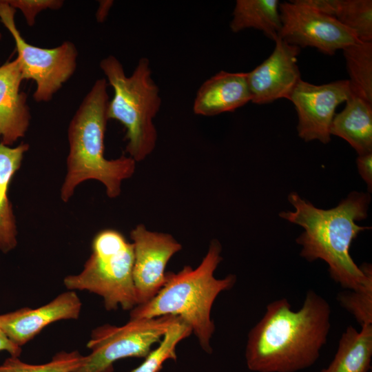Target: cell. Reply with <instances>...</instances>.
Returning a JSON list of instances; mask_svg holds the SVG:
<instances>
[{
  "label": "cell",
  "instance_id": "6da1fadb",
  "mask_svg": "<svg viewBox=\"0 0 372 372\" xmlns=\"http://www.w3.org/2000/svg\"><path fill=\"white\" fill-rule=\"evenodd\" d=\"M331 312L328 302L311 289L298 311L285 298L269 303L248 333L247 368L254 372H297L311 366L327 341Z\"/></svg>",
  "mask_w": 372,
  "mask_h": 372
},
{
  "label": "cell",
  "instance_id": "7a4b0ae2",
  "mask_svg": "<svg viewBox=\"0 0 372 372\" xmlns=\"http://www.w3.org/2000/svg\"><path fill=\"white\" fill-rule=\"evenodd\" d=\"M288 200L295 210L281 211L279 216L304 229L296 239L302 246L300 255L309 262L325 261L331 278L342 288H361L372 276V267L367 262L358 267L349 249L361 231L371 228L355 223L367 217L370 195L351 192L338 206L329 209L316 207L294 192L288 195Z\"/></svg>",
  "mask_w": 372,
  "mask_h": 372
},
{
  "label": "cell",
  "instance_id": "3957f363",
  "mask_svg": "<svg viewBox=\"0 0 372 372\" xmlns=\"http://www.w3.org/2000/svg\"><path fill=\"white\" fill-rule=\"evenodd\" d=\"M105 79H97L72 118L68 129L69 152L66 174L60 189L63 202H68L82 183L94 180L102 183L107 197L121 194L123 182L132 176L136 162L122 155L107 159L104 138L108 118L109 96Z\"/></svg>",
  "mask_w": 372,
  "mask_h": 372
},
{
  "label": "cell",
  "instance_id": "277c9868",
  "mask_svg": "<svg viewBox=\"0 0 372 372\" xmlns=\"http://www.w3.org/2000/svg\"><path fill=\"white\" fill-rule=\"evenodd\" d=\"M221 252L220 242L212 240L196 268L185 266L176 273L167 272L162 289L149 301L133 308L130 318L178 316L191 328L202 349L211 353L210 340L215 331L212 305L220 293L231 289L236 282L234 274L215 278L214 271L223 260Z\"/></svg>",
  "mask_w": 372,
  "mask_h": 372
},
{
  "label": "cell",
  "instance_id": "5b68a950",
  "mask_svg": "<svg viewBox=\"0 0 372 372\" xmlns=\"http://www.w3.org/2000/svg\"><path fill=\"white\" fill-rule=\"evenodd\" d=\"M100 67L114 90L107 104V117L120 122L126 130L128 156L136 162L143 161L156 147L158 135L154 119L161 105L149 59L141 58L130 76L114 56L103 59Z\"/></svg>",
  "mask_w": 372,
  "mask_h": 372
},
{
  "label": "cell",
  "instance_id": "8992f818",
  "mask_svg": "<svg viewBox=\"0 0 372 372\" xmlns=\"http://www.w3.org/2000/svg\"><path fill=\"white\" fill-rule=\"evenodd\" d=\"M134 247L118 231L105 229L92 242V253L83 269L68 275V290L87 291L101 296L107 311L132 310L138 304L133 281Z\"/></svg>",
  "mask_w": 372,
  "mask_h": 372
},
{
  "label": "cell",
  "instance_id": "52a82bcc",
  "mask_svg": "<svg viewBox=\"0 0 372 372\" xmlns=\"http://www.w3.org/2000/svg\"><path fill=\"white\" fill-rule=\"evenodd\" d=\"M181 320L173 315L131 319L122 326L105 324L92 331L87 347L91 353L74 372H113L117 360L145 358L168 329Z\"/></svg>",
  "mask_w": 372,
  "mask_h": 372
},
{
  "label": "cell",
  "instance_id": "ba28073f",
  "mask_svg": "<svg viewBox=\"0 0 372 372\" xmlns=\"http://www.w3.org/2000/svg\"><path fill=\"white\" fill-rule=\"evenodd\" d=\"M15 13L16 9L6 1H0V19L14 40L23 79L35 81L34 101L48 102L74 74L76 48L68 41L50 49L28 43L17 28Z\"/></svg>",
  "mask_w": 372,
  "mask_h": 372
},
{
  "label": "cell",
  "instance_id": "9c48e42d",
  "mask_svg": "<svg viewBox=\"0 0 372 372\" xmlns=\"http://www.w3.org/2000/svg\"><path fill=\"white\" fill-rule=\"evenodd\" d=\"M281 29L278 37L300 48L312 47L333 55L359 41L353 31L335 18L322 14L293 1L280 3Z\"/></svg>",
  "mask_w": 372,
  "mask_h": 372
},
{
  "label": "cell",
  "instance_id": "30bf717a",
  "mask_svg": "<svg viewBox=\"0 0 372 372\" xmlns=\"http://www.w3.org/2000/svg\"><path fill=\"white\" fill-rule=\"evenodd\" d=\"M351 94L348 80L314 85L301 79L289 99L298 115V136L306 142L318 140L329 143L336 107Z\"/></svg>",
  "mask_w": 372,
  "mask_h": 372
},
{
  "label": "cell",
  "instance_id": "8fae6325",
  "mask_svg": "<svg viewBox=\"0 0 372 372\" xmlns=\"http://www.w3.org/2000/svg\"><path fill=\"white\" fill-rule=\"evenodd\" d=\"M134 247L133 281L138 304L149 301L167 280L165 268L182 245L171 235L152 231L143 224L130 231Z\"/></svg>",
  "mask_w": 372,
  "mask_h": 372
},
{
  "label": "cell",
  "instance_id": "7c38bea8",
  "mask_svg": "<svg viewBox=\"0 0 372 372\" xmlns=\"http://www.w3.org/2000/svg\"><path fill=\"white\" fill-rule=\"evenodd\" d=\"M275 41L271 55L252 71L247 73L251 101L256 104L272 103L290 96L301 80L297 65L300 48L280 37Z\"/></svg>",
  "mask_w": 372,
  "mask_h": 372
},
{
  "label": "cell",
  "instance_id": "4fadbf2b",
  "mask_svg": "<svg viewBox=\"0 0 372 372\" xmlns=\"http://www.w3.org/2000/svg\"><path fill=\"white\" fill-rule=\"evenodd\" d=\"M81 309L76 292L68 290L39 307H22L0 314V329L14 344L22 347L50 324L77 320Z\"/></svg>",
  "mask_w": 372,
  "mask_h": 372
},
{
  "label": "cell",
  "instance_id": "5bb4252c",
  "mask_svg": "<svg viewBox=\"0 0 372 372\" xmlns=\"http://www.w3.org/2000/svg\"><path fill=\"white\" fill-rule=\"evenodd\" d=\"M23 80L17 58L0 66V143L8 146L23 137L30 125L27 96L20 90Z\"/></svg>",
  "mask_w": 372,
  "mask_h": 372
},
{
  "label": "cell",
  "instance_id": "9a60e30c",
  "mask_svg": "<svg viewBox=\"0 0 372 372\" xmlns=\"http://www.w3.org/2000/svg\"><path fill=\"white\" fill-rule=\"evenodd\" d=\"M251 100L247 73L220 71L200 85L193 111L197 115L212 116L234 112Z\"/></svg>",
  "mask_w": 372,
  "mask_h": 372
},
{
  "label": "cell",
  "instance_id": "2e32d148",
  "mask_svg": "<svg viewBox=\"0 0 372 372\" xmlns=\"http://www.w3.org/2000/svg\"><path fill=\"white\" fill-rule=\"evenodd\" d=\"M329 132L347 141L358 155L372 152V103L351 94L335 114Z\"/></svg>",
  "mask_w": 372,
  "mask_h": 372
},
{
  "label": "cell",
  "instance_id": "e0dca14e",
  "mask_svg": "<svg viewBox=\"0 0 372 372\" xmlns=\"http://www.w3.org/2000/svg\"><path fill=\"white\" fill-rule=\"evenodd\" d=\"M29 147L28 143L11 147L0 143V251L4 254L13 250L17 245V223L8 191Z\"/></svg>",
  "mask_w": 372,
  "mask_h": 372
},
{
  "label": "cell",
  "instance_id": "ac0fdd59",
  "mask_svg": "<svg viewBox=\"0 0 372 372\" xmlns=\"http://www.w3.org/2000/svg\"><path fill=\"white\" fill-rule=\"evenodd\" d=\"M372 358V324L359 331L349 326L339 340L335 355L320 372H368Z\"/></svg>",
  "mask_w": 372,
  "mask_h": 372
},
{
  "label": "cell",
  "instance_id": "d6986e66",
  "mask_svg": "<svg viewBox=\"0 0 372 372\" xmlns=\"http://www.w3.org/2000/svg\"><path fill=\"white\" fill-rule=\"evenodd\" d=\"M279 4L278 0H237L229 25L231 31L254 28L275 41L281 29Z\"/></svg>",
  "mask_w": 372,
  "mask_h": 372
},
{
  "label": "cell",
  "instance_id": "ffe728a7",
  "mask_svg": "<svg viewBox=\"0 0 372 372\" xmlns=\"http://www.w3.org/2000/svg\"><path fill=\"white\" fill-rule=\"evenodd\" d=\"M342 50L351 94L372 103V42L357 41Z\"/></svg>",
  "mask_w": 372,
  "mask_h": 372
},
{
  "label": "cell",
  "instance_id": "44dd1931",
  "mask_svg": "<svg viewBox=\"0 0 372 372\" xmlns=\"http://www.w3.org/2000/svg\"><path fill=\"white\" fill-rule=\"evenodd\" d=\"M192 333L191 328L183 320L174 323L165 332L158 347L151 350L142 364L130 372H160L166 360H176V346Z\"/></svg>",
  "mask_w": 372,
  "mask_h": 372
},
{
  "label": "cell",
  "instance_id": "7402d4cb",
  "mask_svg": "<svg viewBox=\"0 0 372 372\" xmlns=\"http://www.w3.org/2000/svg\"><path fill=\"white\" fill-rule=\"evenodd\" d=\"M335 19L361 42H372V1L341 0Z\"/></svg>",
  "mask_w": 372,
  "mask_h": 372
},
{
  "label": "cell",
  "instance_id": "603a6c76",
  "mask_svg": "<svg viewBox=\"0 0 372 372\" xmlns=\"http://www.w3.org/2000/svg\"><path fill=\"white\" fill-rule=\"evenodd\" d=\"M84 359L85 355L78 351L58 352L50 361L41 364H28L19 357L10 356L0 364V372H74Z\"/></svg>",
  "mask_w": 372,
  "mask_h": 372
},
{
  "label": "cell",
  "instance_id": "cb8c5ba5",
  "mask_svg": "<svg viewBox=\"0 0 372 372\" xmlns=\"http://www.w3.org/2000/svg\"><path fill=\"white\" fill-rule=\"evenodd\" d=\"M337 299L361 327L372 324V276L361 288L341 291Z\"/></svg>",
  "mask_w": 372,
  "mask_h": 372
},
{
  "label": "cell",
  "instance_id": "d4e9b609",
  "mask_svg": "<svg viewBox=\"0 0 372 372\" xmlns=\"http://www.w3.org/2000/svg\"><path fill=\"white\" fill-rule=\"evenodd\" d=\"M14 8L19 9L29 26L35 23L37 14L46 9L58 10L63 4L61 0H6Z\"/></svg>",
  "mask_w": 372,
  "mask_h": 372
},
{
  "label": "cell",
  "instance_id": "484cf974",
  "mask_svg": "<svg viewBox=\"0 0 372 372\" xmlns=\"http://www.w3.org/2000/svg\"><path fill=\"white\" fill-rule=\"evenodd\" d=\"M295 1L322 14L335 18L341 0H295Z\"/></svg>",
  "mask_w": 372,
  "mask_h": 372
},
{
  "label": "cell",
  "instance_id": "4316f807",
  "mask_svg": "<svg viewBox=\"0 0 372 372\" xmlns=\"http://www.w3.org/2000/svg\"><path fill=\"white\" fill-rule=\"evenodd\" d=\"M357 166L360 175L367 185L368 191L372 190V152L358 155Z\"/></svg>",
  "mask_w": 372,
  "mask_h": 372
},
{
  "label": "cell",
  "instance_id": "83f0119b",
  "mask_svg": "<svg viewBox=\"0 0 372 372\" xmlns=\"http://www.w3.org/2000/svg\"><path fill=\"white\" fill-rule=\"evenodd\" d=\"M7 351L10 356L19 357L22 349L14 344L0 329V351Z\"/></svg>",
  "mask_w": 372,
  "mask_h": 372
},
{
  "label": "cell",
  "instance_id": "f1b7e54d",
  "mask_svg": "<svg viewBox=\"0 0 372 372\" xmlns=\"http://www.w3.org/2000/svg\"><path fill=\"white\" fill-rule=\"evenodd\" d=\"M1 32H0V39H1Z\"/></svg>",
  "mask_w": 372,
  "mask_h": 372
}]
</instances>
